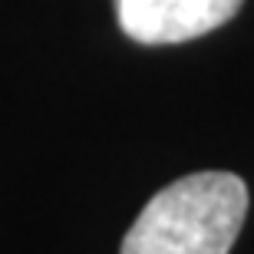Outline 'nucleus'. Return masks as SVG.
Returning <instances> with one entry per match:
<instances>
[{
    "instance_id": "nucleus-1",
    "label": "nucleus",
    "mask_w": 254,
    "mask_h": 254,
    "mask_svg": "<svg viewBox=\"0 0 254 254\" xmlns=\"http://www.w3.org/2000/svg\"><path fill=\"white\" fill-rule=\"evenodd\" d=\"M245 215L248 189L238 175H185L139 211L119 254H228Z\"/></svg>"
},
{
    "instance_id": "nucleus-2",
    "label": "nucleus",
    "mask_w": 254,
    "mask_h": 254,
    "mask_svg": "<svg viewBox=\"0 0 254 254\" xmlns=\"http://www.w3.org/2000/svg\"><path fill=\"white\" fill-rule=\"evenodd\" d=\"M245 0H116V17L129 40L145 47L205 37L235 17Z\"/></svg>"
}]
</instances>
